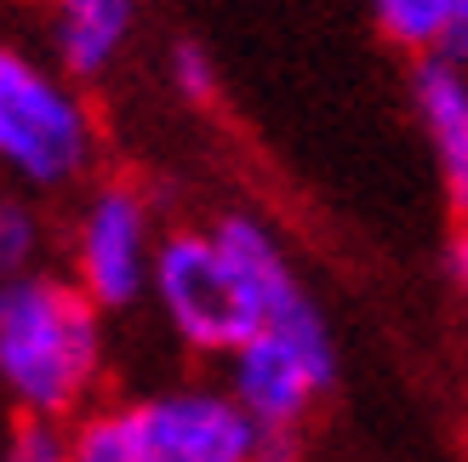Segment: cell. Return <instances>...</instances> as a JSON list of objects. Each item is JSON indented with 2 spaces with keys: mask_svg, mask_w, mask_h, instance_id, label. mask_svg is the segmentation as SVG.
Segmentation results:
<instances>
[{
  "mask_svg": "<svg viewBox=\"0 0 468 462\" xmlns=\"http://www.w3.org/2000/svg\"><path fill=\"white\" fill-rule=\"evenodd\" d=\"M463 263H468V240H463V235H452V246H446V274H452L457 286H463V274H468Z\"/></svg>",
  "mask_w": 468,
  "mask_h": 462,
  "instance_id": "obj_15",
  "label": "cell"
},
{
  "mask_svg": "<svg viewBox=\"0 0 468 462\" xmlns=\"http://www.w3.org/2000/svg\"><path fill=\"white\" fill-rule=\"evenodd\" d=\"M103 121L52 58L0 40V177L23 194H69L98 172Z\"/></svg>",
  "mask_w": 468,
  "mask_h": 462,
  "instance_id": "obj_2",
  "label": "cell"
},
{
  "mask_svg": "<svg viewBox=\"0 0 468 462\" xmlns=\"http://www.w3.org/2000/svg\"><path fill=\"white\" fill-rule=\"evenodd\" d=\"M166 80H172L177 98L195 103V109L218 103V58L206 52L200 40H172L166 46Z\"/></svg>",
  "mask_w": 468,
  "mask_h": 462,
  "instance_id": "obj_12",
  "label": "cell"
},
{
  "mask_svg": "<svg viewBox=\"0 0 468 462\" xmlns=\"http://www.w3.org/2000/svg\"><path fill=\"white\" fill-rule=\"evenodd\" d=\"M63 462H132L126 405H86L63 428Z\"/></svg>",
  "mask_w": 468,
  "mask_h": 462,
  "instance_id": "obj_10",
  "label": "cell"
},
{
  "mask_svg": "<svg viewBox=\"0 0 468 462\" xmlns=\"http://www.w3.org/2000/svg\"><path fill=\"white\" fill-rule=\"evenodd\" d=\"M0 462H63V428L17 417L0 440Z\"/></svg>",
  "mask_w": 468,
  "mask_h": 462,
  "instance_id": "obj_13",
  "label": "cell"
},
{
  "mask_svg": "<svg viewBox=\"0 0 468 462\" xmlns=\"http://www.w3.org/2000/svg\"><path fill=\"white\" fill-rule=\"evenodd\" d=\"M337 383V349L297 342L280 331H257L229 354L223 394L246 411L257 428H297Z\"/></svg>",
  "mask_w": 468,
  "mask_h": 462,
  "instance_id": "obj_6",
  "label": "cell"
},
{
  "mask_svg": "<svg viewBox=\"0 0 468 462\" xmlns=\"http://www.w3.org/2000/svg\"><path fill=\"white\" fill-rule=\"evenodd\" d=\"M411 109L423 126L434 166L446 177L452 200L468 194V68L463 58H417L411 68Z\"/></svg>",
  "mask_w": 468,
  "mask_h": 462,
  "instance_id": "obj_8",
  "label": "cell"
},
{
  "mask_svg": "<svg viewBox=\"0 0 468 462\" xmlns=\"http://www.w3.org/2000/svg\"><path fill=\"white\" fill-rule=\"evenodd\" d=\"M132 462H251L257 423L218 383H177L126 405Z\"/></svg>",
  "mask_w": 468,
  "mask_h": 462,
  "instance_id": "obj_5",
  "label": "cell"
},
{
  "mask_svg": "<svg viewBox=\"0 0 468 462\" xmlns=\"http://www.w3.org/2000/svg\"><path fill=\"white\" fill-rule=\"evenodd\" d=\"M103 314L52 268L0 280V394L29 423L80 417L103 383Z\"/></svg>",
  "mask_w": 468,
  "mask_h": 462,
  "instance_id": "obj_1",
  "label": "cell"
},
{
  "mask_svg": "<svg viewBox=\"0 0 468 462\" xmlns=\"http://www.w3.org/2000/svg\"><path fill=\"white\" fill-rule=\"evenodd\" d=\"M251 462H303V434L297 428H257Z\"/></svg>",
  "mask_w": 468,
  "mask_h": 462,
  "instance_id": "obj_14",
  "label": "cell"
},
{
  "mask_svg": "<svg viewBox=\"0 0 468 462\" xmlns=\"http://www.w3.org/2000/svg\"><path fill=\"white\" fill-rule=\"evenodd\" d=\"M160 246L154 200L126 177L91 183L69 223V274L98 314H126L149 297V263Z\"/></svg>",
  "mask_w": 468,
  "mask_h": 462,
  "instance_id": "obj_4",
  "label": "cell"
},
{
  "mask_svg": "<svg viewBox=\"0 0 468 462\" xmlns=\"http://www.w3.org/2000/svg\"><path fill=\"white\" fill-rule=\"evenodd\" d=\"M149 303L166 331L200 360H229L257 337V309L206 228H166L149 263Z\"/></svg>",
  "mask_w": 468,
  "mask_h": 462,
  "instance_id": "obj_3",
  "label": "cell"
},
{
  "mask_svg": "<svg viewBox=\"0 0 468 462\" xmlns=\"http://www.w3.org/2000/svg\"><path fill=\"white\" fill-rule=\"evenodd\" d=\"M388 46L411 58H463L468 0H366Z\"/></svg>",
  "mask_w": 468,
  "mask_h": 462,
  "instance_id": "obj_9",
  "label": "cell"
},
{
  "mask_svg": "<svg viewBox=\"0 0 468 462\" xmlns=\"http://www.w3.org/2000/svg\"><path fill=\"white\" fill-rule=\"evenodd\" d=\"M40 251H46L40 212L29 200H17V194H0V280L40 268Z\"/></svg>",
  "mask_w": 468,
  "mask_h": 462,
  "instance_id": "obj_11",
  "label": "cell"
},
{
  "mask_svg": "<svg viewBox=\"0 0 468 462\" xmlns=\"http://www.w3.org/2000/svg\"><path fill=\"white\" fill-rule=\"evenodd\" d=\"M137 23H144V0H46V40H52V63L63 68L80 91L109 80L126 63Z\"/></svg>",
  "mask_w": 468,
  "mask_h": 462,
  "instance_id": "obj_7",
  "label": "cell"
}]
</instances>
